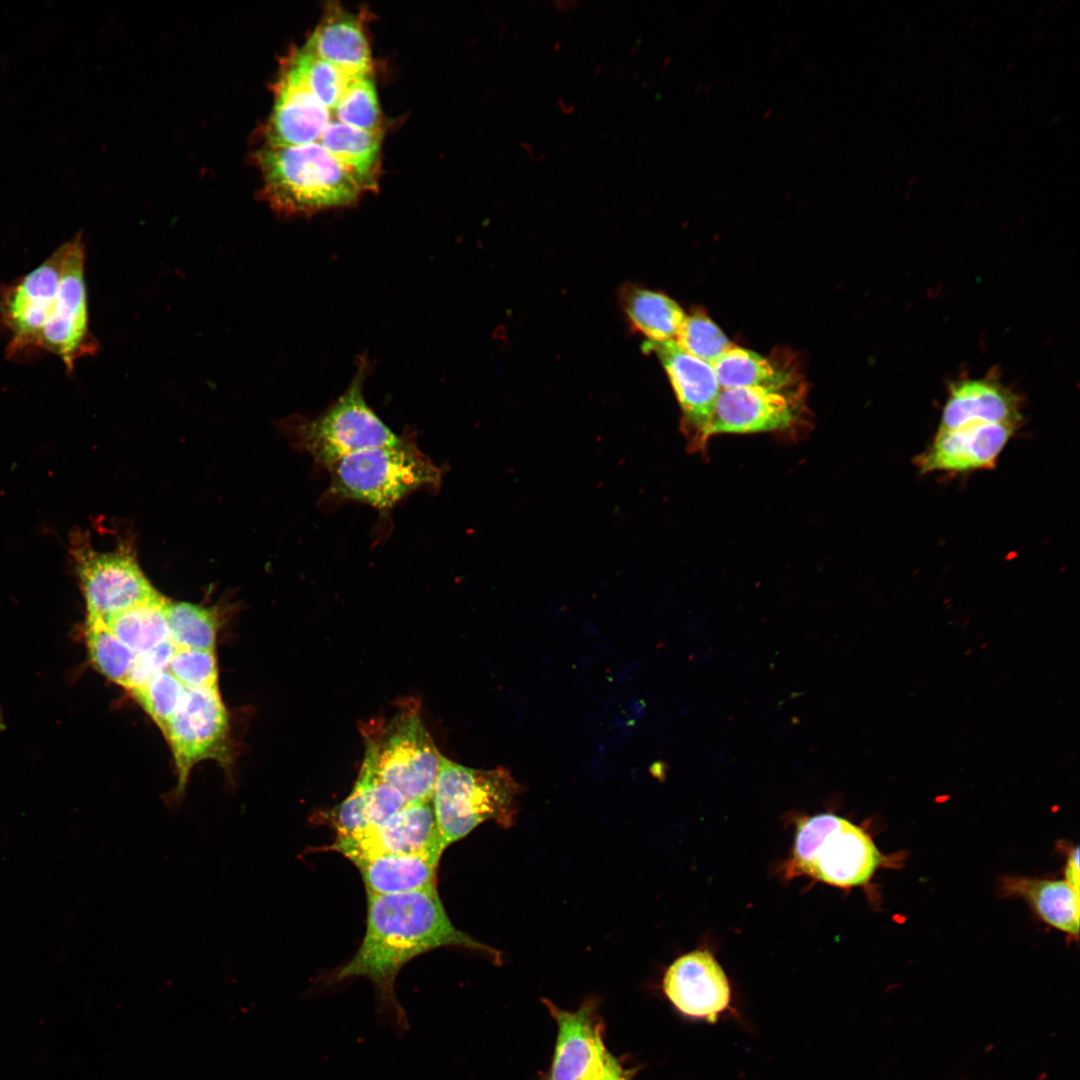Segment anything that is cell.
Instances as JSON below:
<instances>
[{"mask_svg":"<svg viewBox=\"0 0 1080 1080\" xmlns=\"http://www.w3.org/2000/svg\"><path fill=\"white\" fill-rule=\"evenodd\" d=\"M185 691L186 688L165 670L130 693L164 734L184 698Z\"/></svg>","mask_w":1080,"mask_h":1080,"instance_id":"obj_32","label":"cell"},{"mask_svg":"<svg viewBox=\"0 0 1080 1080\" xmlns=\"http://www.w3.org/2000/svg\"><path fill=\"white\" fill-rule=\"evenodd\" d=\"M711 365L721 389L785 385L802 379L792 360L768 359L735 345Z\"/></svg>","mask_w":1080,"mask_h":1080,"instance_id":"obj_25","label":"cell"},{"mask_svg":"<svg viewBox=\"0 0 1080 1080\" xmlns=\"http://www.w3.org/2000/svg\"><path fill=\"white\" fill-rule=\"evenodd\" d=\"M663 990L679 1012L710 1023H715L731 1002L728 978L707 950L676 959L665 972Z\"/></svg>","mask_w":1080,"mask_h":1080,"instance_id":"obj_16","label":"cell"},{"mask_svg":"<svg viewBox=\"0 0 1080 1080\" xmlns=\"http://www.w3.org/2000/svg\"><path fill=\"white\" fill-rule=\"evenodd\" d=\"M264 199L285 215L344 207L364 192L354 177L319 143L266 145L257 154Z\"/></svg>","mask_w":1080,"mask_h":1080,"instance_id":"obj_2","label":"cell"},{"mask_svg":"<svg viewBox=\"0 0 1080 1080\" xmlns=\"http://www.w3.org/2000/svg\"><path fill=\"white\" fill-rule=\"evenodd\" d=\"M289 60L300 71L312 94L329 111H333L352 78L318 57L305 45L294 52Z\"/></svg>","mask_w":1080,"mask_h":1080,"instance_id":"obj_31","label":"cell"},{"mask_svg":"<svg viewBox=\"0 0 1080 1080\" xmlns=\"http://www.w3.org/2000/svg\"><path fill=\"white\" fill-rule=\"evenodd\" d=\"M168 671L188 689L218 686L215 650L175 646Z\"/></svg>","mask_w":1080,"mask_h":1080,"instance_id":"obj_34","label":"cell"},{"mask_svg":"<svg viewBox=\"0 0 1080 1080\" xmlns=\"http://www.w3.org/2000/svg\"><path fill=\"white\" fill-rule=\"evenodd\" d=\"M73 556L87 607V616L107 617L159 597L142 572L129 542L99 552L78 537Z\"/></svg>","mask_w":1080,"mask_h":1080,"instance_id":"obj_9","label":"cell"},{"mask_svg":"<svg viewBox=\"0 0 1080 1080\" xmlns=\"http://www.w3.org/2000/svg\"><path fill=\"white\" fill-rule=\"evenodd\" d=\"M333 112L337 121L345 125L380 132V109L369 75L349 80Z\"/></svg>","mask_w":1080,"mask_h":1080,"instance_id":"obj_30","label":"cell"},{"mask_svg":"<svg viewBox=\"0 0 1080 1080\" xmlns=\"http://www.w3.org/2000/svg\"><path fill=\"white\" fill-rule=\"evenodd\" d=\"M1018 427L999 423H969L938 429L928 447L915 459L921 474L968 473L992 469Z\"/></svg>","mask_w":1080,"mask_h":1080,"instance_id":"obj_15","label":"cell"},{"mask_svg":"<svg viewBox=\"0 0 1080 1080\" xmlns=\"http://www.w3.org/2000/svg\"><path fill=\"white\" fill-rule=\"evenodd\" d=\"M170 640L176 647L215 650L220 615L216 607L167 601Z\"/></svg>","mask_w":1080,"mask_h":1080,"instance_id":"obj_28","label":"cell"},{"mask_svg":"<svg viewBox=\"0 0 1080 1080\" xmlns=\"http://www.w3.org/2000/svg\"><path fill=\"white\" fill-rule=\"evenodd\" d=\"M407 804L397 789L360 770L350 794L332 811L336 837L379 825Z\"/></svg>","mask_w":1080,"mask_h":1080,"instance_id":"obj_21","label":"cell"},{"mask_svg":"<svg viewBox=\"0 0 1080 1080\" xmlns=\"http://www.w3.org/2000/svg\"><path fill=\"white\" fill-rule=\"evenodd\" d=\"M1022 420L1020 396L997 376L989 375L950 384L938 429H953L975 422L1019 427Z\"/></svg>","mask_w":1080,"mask_h":1080,"instance_id":"obj_18","label":"cell"},{"mask_svg":"<svg viewBox=\"0 0 1080 1080\" xmlns=\"http://www.w3.org/2000/svg\"><path fill=\"white\" fill-rule=\"evenodd\" d=\"M882 861L871 837L847 819L823 813L797 823L786 878L809 876L841 888L867 883Z\"/></svg>","mask_w":1080,"mask_h":1080,"instance_id":"obj_6","label":"cell"},{"mask_svg":"<svg viewBox=\"0 0 1080 1080\" xmlns=\"http://www.w3.org/2000/svg\"><path fill=\"white\" fill-rule=\"evenodd\" d=\"M174 650L175 645L168 639L152 650L136 654L125 689L131 692L156 674L168 670Z\"/></svg>","mask_w":1080,"mask_h":1080,"instance_id":"obj_35","label":"cell"},{"mask_svg":"<svg viewBox=\"0 0 1080 1080\" xmlns=\"http://www.w3.org/2000/svg\"><path fill=\"white\" fill-rule=\"evenodd\" d=\"M370 369L368 358L359 356L353 379L336 401L315 417L292 416L283 424L292 444L320 466L328 468L356 452L401 440L365 401L363 386Z\"/></svg>","mask_w":1080,"mask_h":1080,"instance_id":"obj_4","label":"cell"},{"mask_svg":"<svg viewBox=\"0 0 1080 1080\" xmlns=\"http://www.w3.org/2000/svg\"><path fill=\"white\" fill-rule=\"evenodd\" d=\"M558 1026L549 1080H579L606 1050L602 1026L596 1020L594 1000H587L576 1011L559 1009L544 1000Z\"/></svg>","mask_w":1080,"mask_h":1080,"instance_id":"obj_19","label":"cell"},{"mask_svg":"<svg viewBox=\"0 0 1080 1080\" xmlns=\"http://www.w3.org/2000/svg\"><path fill=\"white\" fill-rule=\"evenodd\" d=\"M625 1072L618 1061L606 1049L579 1080H616Z\"/></svg>","mask_w":1080,"mask_h":1080,"instance_id":"obj_36","label":"cell"},{"mask_svg":"<svg viewBox=\"0 0 1080 1080\" xmlns=\"http://www.w3.org/2000/svg\"><path fill=\"white\" fill-rule=\"evenodd\" d=\"M616 1080H628V1077H627V1072L623 1073V1074H622L621 1076H619V1077H618V1078H617Z\"/></svg>","mask_w":1080,"mask_h":1080,"instance_id":"obj_38","label":"cell"},{"mask_svg":"<svg viewBox=\"0 0 1080 1080\" xmlns=\"http://www.w3.org/2000/svg\"><path fill=\"white\" fill-rule=\"evenodd\" d=\"M177 772L175 802H180L193 767L213 759L229 767L232 759L228 713L218 686L186 688L184 698L164 733Z\"/></svg>","mask_w":1080,"mask_h":1080,"instance_id":"obj_8","label":"cell"},{"mask_svg":"<svg viewBox=\"0 0 1080 1080\" xmlns=\"http://www.w3.org/2000/svg\"><path fill=\"white\" fill-rule=\"evenodd\" d=\"M1065 881L1079 891V848L1076 847L1067 860L1065 867Z\"/></svg>","mask_w":1080,"mask_h":1080,"instance_id":"obj_37","label":"cell"},{"mask_svg":"<svg viewBox=\"0 0 1080 1080\" xmlns=\"http://www.w3.org/2000/svg\"><path fill=\"white\" fill-rule=\"evenodd\" d=\"M367 928L356 954L325 983L357 977L370 980L376 994L379 1024L403 1037L409 1030L406 1012L394 990L401 968L414 957L443 946L482 952L501 964V952L458 930L448 918L436 888L396 894H367Z\"/></svg>","mask_w":1080,"mask_h":1080,"instance_id":"obj_1","label":"cell"},{"mask_svg":"<svg viewBox=\"0 0 1080 1080\" xmlns=\"http://www.w3.org/2000/svg\"><path fill=\"white\" fill-rule=\"evenodd\" d=\"M357 181L364 191L375 190L381 132L360 130L330 122L318 141Z\"/></svg>","mask_w":1080,"mask_h":1080,"instance_id":"obj_24","label":"cell"},{"mask_svg":"<svg viewBox=\"0 0 1080 1080\" xmlns=\"http://www.w3.org/2000/svg\"><path fill=\"white\" fill-rule=\"evenodd\" d=\"M63 256L61 245L32 271L0 288V327L9 336L8 357L39 349L56 300Z\"/></svg>","mask_w":1080,"mask_h":1080,"instance_id":"obj_12","label":"cell"},{"mask_svg":"<svg viewBox=\"0 0 1080 1080\" xmlns=\"http://www.w3.org/2000/svg\"><path fill=\"white\" fill-rule=\"evenodd\" d=\"M85 635L95 668L107 679L125 688L136 653L112 632L102 618L87 616Z\"/></svg>","mask_w":1080,"mask_h":1080,"instance_id":"obj_29","label":"cell"},{"mask_svg":"<svg viewBox=\"0 0 1080 1080\" xmlns=\"http://www.w3.org/2000/svg\"><path fill=\"white\" fill-rule=\"evenodd\" d=\"M806 395L802 379L785 385L721 389L710 436L791 432L807 423Z\"/></svg>","mask_w":1080,"mask_h":1080,"instance_id":"obj_10","label":"cell"},{"mask_svg":"<svg viewBox=\"0 0 1080 1080\" xmlns=\"http://www.w3.org/2000/svg\"><path fill=\"white\" fill-rule=\"evenodd\" d=\"M275 91V105L266 128V145L297 146L318 142L331 122L330 111L312 94L289 59Z\"/></svg>","mask_w":1080,"mask_h":1080,"instance_id":"obj_17","label":"cell"},{"mask_svg":"<svg viewBox=\"0 0 1080 1080\" xmlns=\"http://www.w3.org/2000/svg\"><path fill=\"white\" fill-rule=\"evenodd\" d=\"M361 771L397 789L408 803L431 801L442 755L414 707L364 734Z\"/></svg>","mask_w":1080,"mask_h":1080,"instance_id":"obj_7","label":"cell"},{"mask_svg":"<svg viewBox=\"0 0 1080 1080\" xmlns=\"http://www.w3.org/2000/svg\"><path fill=\"white\" fill-rule=\"evenodd\" d=\"M643 349L657 355L668 375L681 408V428L689 448L704 450L711 438L712 417L721 392L712 365L690 355L674 340H647Z\"/></svg>","mask_w":1080,"mask_h":1080,"instance_id":"obj_13","label":"cell"},{"mask_svg":"<svg viewBox=\"0 0 1080 1080\" xmlns=\"http://www.w3.org/2000/svg\"><path fill=\"white\" fill-rule=\"evenodd\" d=\"M167 601L160 595L113 614L104 621L133 652L144 653L170 639L165 614Z\"/></svg>","mask_w":1080,"mask_h":1080,"instance_id":"obj_27","label":"cell"},{"mask_svg":"<svg viewBox=\"0 0 1080 1080\" xmlns=\"http://www.w3.org/2000/svg\"><path fill=\"white\" fill-rule=\"evenodd\" d=\"M446 847L432 802L408 803L379 825L336 837L327 848L352 862L380 854H425L440 858Z\"/></svg>","mask_w":1080,"mask_h":1080,"instance_id":"obj_14","label":"cell"},{"mask_svg":"<svg viewBox=\"0 0 1080 1080\" xmlns=\"http://www.w3.org/2000/svg\"><path fill=\"white\" fill-rule=\"evenodd\" d=\"M439 860L425 854H380L353 863L367 894H396L436 888Z\"/></svg>","mask_w":1080,"mask_h":1080,"instance_id":"obj_22","label":"cell"},{"mask_svg":"<svg viewBox=\"0 0 1080 1080\" xmlns=\"http://www.w3.org/2000/svg\"><path fill=\"white\" fill-rule=\"evenodd\" d=\"M1002 890L1023 897L1048 925L1077 937L1079 934V891L1067 881L1008 877Z\"/></svg>","mask_w":1080,"mask_h":1080,"instance_id":"obj_23","label":"cell"},{"mask_svg":"<svg viewBox=\"0 0 1080 1080\" xmlns=\"http://www.w3.org/2000/svg\"><path fill=\"white\" fill-rule=\"evenodd\" d=\"M674 341L690 355L709 364L734 345L719 327L698 309L686 316Z\"/></svg>","mask_w":1080,"mask_h":1080,"instance_id":"obj_33","label":"cell"},{"mask_svg":"<svg viewBox=\"0 0 1080 1080\" xmlns=\"http://www.w3.org/2000/svg\"><path fill=\"white\" fill-rule=\"evenodd\" d=\"M305 46L349 78L368 76L371 71L370 49L360 22L339 8L323 18Z\"/></svg>","mask_w":1080,"mask_h":1080,"instance_id":"obj_20","label":"cell"},{"mask_svg":"<svg viewBox=\"0 0 1080 1080\" xmlns=\"http://www.w3.org/2000/svg\"><path fill=\"white\" fill-rule=\"evenodd\" d=\"M62 247L64 256L59 288L42 331L39 349L56 355L71 372L78 360L98 351V343L89 330L82 235H75Z\"/></svg>","mask_w":1080,"mask_h":1080,"instance_id":"obj_11","label":"cell"},{"mask_svg":"<svg viewBox=\"0 0 1080 1080\" xmlns=\"http://www.w3.org/2000/svg\"><path fill=\"white\" fill-rule=\"evenodd\" d=\"M327 469L329 501L358 502L382 512L418 490L438 489L443 475L408 436L351 454Z\"/></svg>","mask_w":1080,"mask_h":1080,"instance_id":"obj_3","label":"cell"},{"mask_svg":"<svg viewBox=\"0 0 1080 1080\" xmlns=\"http://www.w3.org/2000/svg\"><path fill=\"white\" fill-rule=\"evenodd\" d=\"M520 792L519 783L505 768H469L442 756L431 802L444 846L488 820L511 827Z\"/></svg>","mask_w":1080,"mask_h":1080,"instance_id":"obj_5","label":"cell"},{"mask_svg":"<svg viewBox=\"0 0 1080 1080\" xmlns=\"http://www.w3.org/2000/svg\"><path fill=\"white\" fill-rule=\"evenodd\" d=\"M621 303L632 326L653 341L675 340L687 316L668 296L635 285L624 287Z\"/></svg>","mask_w":1080,"mask_h":1080,"instance_id":"obj_26","label":"cell"}]
</instances>
